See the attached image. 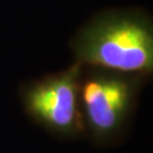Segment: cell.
<instances>
[{
  "instance_id": "cell-1",
  "label": "cell",
  "mask_w": 153,
  "mask_h": 153,
  "mask_svg": "<svg viewBox=\"0 0 153 153\" xmlns=\"http://www.w3.org/2000/svg\"><path fill=\"white\" fill-rule=\"evenodd\" d=\"M79 64L121 74L153 71L151 23L137 14H107L90 23L73 41Z\"/></svg>"
},
{
  "instance_id": "cell-2",
  "label": "cell",
  "mask_w": 153,
  "mask_h": 153,
  "mask_svg": "<svg viewBox=\"0 0 153 153\" xmlns=\"http://www.w3.org/2000/svg\"><path fill=\"white\" fill-rule=\"evenodd\" d=\"M82 64L45 76L25 88L23 103L30 117L45 129L62 137L85 131L81 108Z\"/></svg>"
},
{
  "instance_id": "cell-3",
  "label": "cell",
  "mask_w": 153,
  "mask_h": 153,
  "mask_svg": "<svg viewBox=\"0 0 153 153\" xmlns=\"http://www.w3.org/2000/svg\"><path fill=\"white\" fill-rule=\"evenodd\" d=\"M136 88V79L107 69H99L82 82L84 127L94 141H111L121 131L134 104Z\"/></svg>"
}]
</instances>
